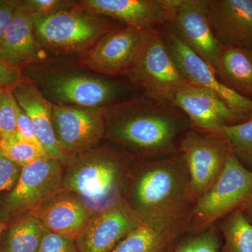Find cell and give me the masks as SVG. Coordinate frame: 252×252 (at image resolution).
<instances>
[{
  "label": "cell",
  "mask_w": 252,
  "mask_h": 252,
  "mask_svg": "<svg viewBox=\"0 0 252 252\" xmlns=\"http://www.w3.org/2000/svg\"><path fill=\"white\" fill-rule=\"evenodd\" d=\"M104 116L105 135L132 152L149 157L176 153L191 128L188 118L173 104L144 94L109 106Z\"/></svg>",
  "instance_id": "obj_1"
},
{
  "label": "cell",
  "mask_w": 252,
  "mask_h": 252,
  "mask_svg": "<svg viewBox=\"0 0 252 252\" xmlns=\"http://www.w3.org/2000/svg\"><path fill=\"white\" fill-rule=\"evenodd\" d=\"M188 172L180 152L157 157L137 177L130 207L144 223L179 233L190 204Z\"/></svg>",
  "instance_id": "obj_2"
},
{
  "label": "cell",
  "mask_w": 252,
  "mask_h": 252,
  "mask_svg": "<svg viewBox=\"0 0 252 252\" xmlns=\"http://www.w3.org/2000/svg\"><path fill=\"white\" fill-rule=\"evenodd\" d=\"M23 76L54 105L102 109L124 100L127 86L79 64L44 59L25 66Z\"/></svg>",
  "instance_id": "obj_3"
},
{
  "label": "cell",
  "mask_w": 252,
  "mask_h": 252,
  "mask_svg": "<svg viewBox=\"0 0 252 252\" xmlns=\"http://www.w3.org/2000/svg\"><path fill=\"white\" fill-rule=\"evenodd\" d=\"M36 38L46 54L82 58L104 34L119 27L113 20L75 6L46 16H32Z\"/></svg>",
  "instance_id": "obj_4"
},
{
  "label": "cell",
  "mask_w": 252,
  "mask_h": 252,
  "mask_svg": "<svg viewBox=\"0 0 252 252\" xmlns=\"http://www.w3.org/2000/svg\"><path fill=\"white\" fill-rule=\"evenodd\" d=\"M93 149L71 157L63 189L77 195L93 212H98L120 203L124 162L114 152Z\"/></svg>",
  "instance_id": "obj_5"
},
{
  "label": "cell",
  "mask_w": 252,
  "mask_h": 252,
  "mask_svg": "<svg viewBox=\"0 0 252 252\" xmlns=\"http://www.w3.org/2000/svg\"><path fill=\"white\" fill-rule=\"evenodd\" d=\"M147 97L172 103L190 83L180 70L162 33L152 30L135 65L126 75Z\"/></svg>",
  "instance_id": "obj_6"
},
{
  "label": "cell",
  "mask_w": 252,
  "mask_h": 252,
  "mask_svg": "<svg viewBox=\"0 0 252 252\" xmlns=\"http://www.w3.org/2000/svg\"><path fill=\"white\" fill-rule=\"evenodd\" d=\"M252 198V170L230 152L218 180L195 203L190 214L194 227L198 230L211 225L241 210Z\"/></svg>",
  "instance_id": "obj_7"
},
{
  "label": "cell",
  "mask_w": 252,
  "mask_h": 252,
  "mask_svg": "<svg viewBox=\"0 0 252 252\" xmlns=\"http://www.w3.org/2000/svg\"><path fill=\"white\" fill-rule=\"evenodd\" d=\"M179 152L188 172L189 200L195 204L218 180L231 152L224 137L192 128L181 140Z\"/></svg>",
  "instance_id": "obj_8"
},
{
  "label": "cell",
  "mask_w": 252,
  "mask_h": 252,
  "mask_svg": "<svg viewBox=\"0 0 252 252\" xmlns=\"http://www.w3.org/2000/svg\"><path fill=\"white\" fill-rule=\"evenodd\" d=\"M63 163L44 158L22 167L11 193L5 199L0 220L6 222L27 215L63 188Z\"/></svg>",
  "instance_id": "obj_9"
},
{
  "label": "cell",
  "mask_w": 252,
  "mask_h": 252,
  "mask_svg": "<svg viewBox=\"0 0 252 252\" xmlns=\"http://www.w3.org/2000/svg\"><path fill=\"white\" fill-rule=\"evenodd\" d=\"M150 32L119 26L99 39L79 63L105 77L126 76L135 65Z\"/></svg>",
  "instance_id": "obj_10"
},
{
  "label": "cell",
  "mask_w": 252,
  "mask_h": 252,
  "mask_svg": "<svg viewBox=\"0 0 252 252\" xmlns=\"http://www.w3.org/2000/svg\"><path fill=\"white\" fill-rule=\"evenodd\" d=\"M176 63L190 84L218 95L244 122L252 118V100L223 85L216 73L167 26L162 34Z\"/></svg>",
  "instance_id": "obj_11"
},
{
  "label": "cell",
  "mask_w": 252,
  "mask_h": 252,
  "mask_svg": "<svg viewBox=\"0 0 252 252\" xmlns=\"http://www.w3.org/2000/svg\"><path fill=\"white\" fill-rule=\"evenodd\" d=\"M180 0H79L77 6L126 26L157 30L171 22Z\"/></svg>",
  "instance_id": "obj_12"
},
{
  "label": "cell",
  "mask_w": 252,
  "mask_h": 252,
  "mask_svg": "<svg viewBox=\"0 0 252 252\" xmlns=\"http://www.w3.org/2000/svg\"><path fill=\"white\" fill-rule=\"evenodd\" d=\"M52 122L60 148L70 157L94 148L105 135L104 109L54 105Z\"/></svg>",
  "instance_id": "obj_13"
},
{
  "label": "cell",
  "mask_w": 252,
  "mask_h": 252,
  "mask_svg": "<svg viewBox=\"0 0 252 252\" xmlns=\"http://www.w3.org/2000/svg\"><path fill=\"white\" fill-rule=\"evenodd\" d=\"M143 223L130 205L120 202L93 214L76 239V245L79 252H112Z\"/></svg>",
  "instance_id": "obj_14"
},
{
  "label": "cell",
  "mask_w": 252,
  "mask_h": 252,
  "mask_svg": "<svg viewBox=\"0 0 252 252\" xmlns=\"http://www.w3.org/2000/svg\"><path fill=\"white\" fill-rule=\"evenodd\" d=\"M211 2L212 0H180L171 22L166 26L215 72L223 47L209 23Z\"/></svg>",
  "instance_id": "obj_15"
},
{
  "label": "cell",
  "mask_w": 252,
  "mask_h": 252,
  "mask_svg": "<svg viewBox=\"0 0 252 252\" xmlns=\"http://www.w3.org/2000/svg\"><path fill=\"white\" fill-rule=\"evenodd\" d=\"M172 104L188 118L191 128L223 137L226 126L244 122L216 94L189 84L176 94Z\"/></svg>",
  "instance_id": "obj_16"
},
{
  "label": "cell",
  "mask_w": 252,
  "mask_h": 252,
  "mask_svg": "<svg viewBox=\"0 0 252 252\" xmlns=\"http://www.w3.org/2000/svg\"><path fill=\"white\" fill-rule=\"evenodd\" d=\"M208 21L222 47L252 49V0H212Z\"/></svg>",
  "instance_id": "obj_17"
},
{
  "label": "cell",
  "mask_w": 252,
  "mask_h": 252,
  "mask_svg": "<svg viewBox=\"0 0 252 252\" xmlns=\"http://www.w3.org/2000/svg\"><path fill=\"white\" fill-rule=\"evenodd\" d=\"M28 214L49 232L75 240L94 212L77 195L63 188Z\"/></svg>",
  "instance_id": "obj_18"
},
{
  "label": "cell",
  "mask_w": 252,
  "mask_h": 252,
  "mask_svg": "<svg viewBox=\"0 0 252 252\" xmlns=\"http://www.w3.org/2000/svg\"><path fill=\"white\" fill-rule=\"evenodd\" d=\"M10 91L19 107L31 119L36 137L47 157L63 164L69 161L71 157L61 150L55 137L52 122L54 104L26 79L13 86Z\"/></svg>",
  "instance_id": "obj_19"
},
{
  "label": "cell",
  "mask_w": 252,
  "mask_h": 252,
  "mask_svg": "<svg viewBox=\"0 0 252 252\" xmlns=\"http://www.w3.org/2000/svg\"><path fill=\"white\" fill-rule=\"evenodd\" d=\"M46 59V53L36 38L32 17L18 5L1 42L0 61L21 68Z\"/></svg>",
  "instance_id": "obj_20"
},
{
  "label": "cell",
  "mask_w": 252,
  "mask_h": 252,
  "mask_svg": "<svg viewBox=\"0 0 252 252\" xmlns=\"http://www.w3.org/2000/svg\"><path fill=\"white\" fill-rule=\"evenodd\" d=\"M215 72L223 85L252 100V49L223 48Z\"/></svg>",
  "instance_id": "obj_21"
},
{
  "label": "cell",
  "mask_w": 252,
  "mask_h": 252,
  "mask_svg": "<svg viewBox=\"0 0 252 252\" xmlns=\"http://www.w3.org/2000/svg\"><path fill=\"white\" fill-rule=\"evenodd\" d=\"M49 230L32 215L18 217L11 225L1 252H39Z\"/></svg>",
  "instance_id": "obj_22"
},
{
  "label": "cell",
  "mask_w": 252,
  "mask_h": 252,
  "mask_svg": "<svg viewBox=\"0 0 252 252\" xmlns=\"http://www.w3.org/2000/svg\"><path fill=\"white\" fill-rule=\"evenodd\" d=\"M177 233L144 223L112 252H167Z\"/></svg>",
  "instance_id": "obj_23"
},
{
  "label": "cell",
  "mask_w": 252,
  "mask_h": 252,
  "mask_svg": "<svg viewBox=\"0 0 252 252\" xmlns=\"http://www.w3.org/2000/svg\"><path fill=\"white\" fill-rule=\"evenodd\" d=\"M220 220L224 245L220 252H252V223L243 210H235Z\"/></svg>",
  "instance_id": "obj_24"
},
{
  "label": "cell",
  "mask_w": 252,
  "mask_h": 252,
  "mask_svg": "<svg viewBox=\"0 0 252 252\" xmlns=\"http://www.w3.org/2000/svg\"><path fill=\"white\" fill-rule=\"evenodd\" d=\"M223 137L231 153L252 170V118L237 125L226 126Z\"/></svg>",
  "instance_id": "obj_25"
},
{
  "label": "cell",
  "mask_w": 252,
  "mask_h": 252,
  "mask_svg": "<svg viewBox=\"0 0 252 252\" xmlns=\"http://www.w3.org/2000/svg\"><path fill=\"white\" fill-rule=\"evenodd\" d=\"M0 151L9 160L21 167L48 158L44 152L23 140L17 132L0 142Z\"/></svg>",
  "instance_id": "obj_26"
},
{
  "label": "cell",
  "mask_w": 252,
  "mask_h": 252,
  "mask_svg": "<svg viewBox=\"0 0 252 252\" xmlns=\"http://www.w3.org/2000/svg\"><path fill=\"white\" fill-rule=\"evenodd\" d=\"M220 248L216 230L210 229L186 239L170 252H220Z\"/></svg>",
  "instance_id": "obj_27"
},
{
  "label": "cell",
  "mask_w": 252,
  "mask_h": 252,
  "mask_svg": "<svg viewBox=\"0 0 252 252\" xmlns=\"http://www.w3.org/2000/svg\"><path fill=\"white\" fill-rule=\"evenodd\" d=\"M75 0H19L18 5L32 16H46L77 6Z\"/></svg>",
  "instance_id": "obj_28"
},
{
  "label": "cell",
  "mask_w": 252,
  "mask_h": 252,
  "mask_svg": "<svg viewBox=\"0 0 252 252\" xmlns=\"http://www.w3.org/2000/svg\"><path fill=\"white\" fill-rule=\"evenodd\" d=\"M16 106L10 89H5L0 100V142L17 132Z\"/></svg>",
  "instance_id": "obj_29"
},
{
  "label": "cell",
  "mask_w": 252,
  "mask_h": 252,
  "mask_svg": "<svg viewBox=\"0 0 252 252\" xmlns=\"http://www.w3.org/2000/svg\"><path fill=\"white\" fill-rule=\"evenodd\" d=\"M22 167L9 160L0 151V192L14 189Z\"/></svg>",
  "instance_id": "obj_30"
},
{
  "label": "cell",
  "mask_w": 252,
  "mask_h": 252,
  "mask_svg": "<svg viewBox=\"0 0 252 252\" xmlns=\"http://www.w3.org/2000/svg\"><path fill=\"white\" fill-rule=\"evenodd\" d=\"M39 252H79L75 240L49 232L43 240Z\"/></svg>",
  "instance_id": "obj_31"
},
{
  "label": "cell",
  "mask_w": 252,
  "mask_h": 252,
  "mask_svg": "<svg viewBox=\"0 0 252 252\" xmlns=\"http://www.w3.org/2000/svg\"><path fill=\"white\" fill-rule=\"evenodd\" d=\"M16 129H17L18 135L23 140L32 144L41 152L45 153L42 146L36 137L35 131L33 127L31 119L26 113L19 107L18 103L16 106Z\"/></svg>",
  "instance_id": "obj_32"
},
{
  "label": "cell",
  "mask_w": 252,
  "mask_h": 252,
  "mask_svg": "<svg viewBox=\"0 0 252 252\" xmlns=\"http://www.w3.org/2000/svg\"><path fill=\"white\" fill-rule=\"evenodd\" d=\"M21 68L12 67L0 61V86L11 89L18 83L25 80Z\"/></svg>",
  "instance_id": "obj_33"
},
{
  "label": "cell",
  "mask_w": 252,
  "mask_h": 252,
  "mask_svg": "<svg viewBox=\"0 0 252 252\" xmlns=\"http://www.w3.org/2000/svg\"><path fill=\"white\" fill-rule=\"evenodd\" d=\"M18 0H0V42L14 17Z\"/></svg>",
  "instance_id": "obj_34"
},
{
  "label": "cell",
  "mask_w": 252,
  "mask_h": 252,
  "mask_svg": "<svg viewBox=\"0 0 252 252\" xmlns=\"http://www.w3.org/2000/svg\"><path fill=\"white\" fill-rule=\"evenodd\" d=\"M241 210H243L244 213L246 215V216L248 217L249 220H250V221L252 223V198L251 200H249L248 203L244 205V207Z\"/></svg>",
  "instance_id": "obj_35"
},
{
  "label": "cell",
  "mask_w": 252,
  "mask_h": 252,
  "mask_svg": "<svg viewBox=\"0 0 252 252\" xmlns=\"http://www.w3.org/2000/svg\"><path fill=\"white\" fill-rule=\"evenodd\" d=\"M6 226V222L3 221V220H0V237H1V234H2L3 231H4Z\"/></svg>",
  "instance_id": "obj_36"
},
{
  "label": "cell",
  "mask_w": 252,
  "mask_h": 252,
  "mask_svg": "<svg viewBox=\"0 0 252 252\" xmlns=\"http://www.w3.org/2000/svg\"><path fill=\"white\" fill-rule=\"evenodd\" d=\"M4 90L5 89H4V88L1 87V86H0V100H1V95H2L3 93H4Z\"/></svg>",
  "instance_id": "obj_37"
}]
</instances>
